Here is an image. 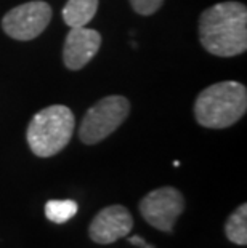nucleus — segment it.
I'll list each match as a JSON object with an SVG mask.
<instances>
[{"label": "nucleus", "instance_id": "nucleus-4", "mask_svg": "<svg viewBox=\"0 0 247 248\" xmlns=\"http://www.w3.org/2000/svg\"><path fill=\"white\" fill-rule=\"evenodd\" d=\"M130 112L127 98L113 94L101 98L85 112L79 126V138L83 144H97L108 138L125 122Z\"/></svg>", "mask_w": 247, "mask_h": 248}, {"label": "nucleus", "instance_id": "nucleus-8", "mask_svg": "<svg viewBox=\"0 0 247 248\" xmlns=\"http://www.w3.org/2000/svg\"><path fill=\"white\" fill-rule=\"evenodd\" d=\"M133 228V218L122 205H111L99 212L93 218L88 234L97 244L106 245L122 239Z\"/></svg>", "mask_w": 247, "mask_h": 248}, {"label": "nucleus", "instance_id": "nucleus-2", "mask_svg": "<svg viewBox=\"0 0 247 248\" xmlns=\"http://www.w3.org/2000/svg\"><path fill=\"white\" fill-rule=\"evenodd\" d=\"M247 90L243 83L227 80L214 83L198 94L194 117L204 128H228L244 117Z\"/></svg>", "mask_w": 247, "mask_h": 248}, {"label": "nucleus", "instance_id": "nucleus-13", "mask_svg": "<svg viewBox=\"0 0 247 248\" xmlns=\"http://www.w3.org/2000/svg\"><path fill=\"white\" fill-rule=\"evenodd\" d=\"M130 244H133V245H138V247H141V248H143L145 245H146V242L143 240V239H141V237H130Z\"/></svg>", "mask_w": 247, "mask_h": 248}, {"label": "nucleus", "instance_id": "nucleus-11", "mask_svg": "<svg viewBox=\"0 0 247 248\" xmlns=\"http://www.w3.org/2000/svg\"><path fill=\"white\" fill-rule=\"evenodd\" d=\"M77 213V203L74 200H49L45 203V216L51 223L63 224Z\"/></svg>", "mask_w": 247, "mask_h": 248}, {"label": "nucleus", "instance_id": "nucleus-6", "mask_svg": "<svg viewBox=\"0 0 247 248\" xmlns=\"http://www.w3.org/2000/svg\"><path fill=\"white\" fill-rule=\"evenodd\" d=\"M138 207L146 223L159 231L170 232L185 210V199L178 189L165 186L146 194Z\"/></svg>", "mask_w": 247, "mask_h": 248}, {"label": "nucleus", "instance_id": "nucleus-9", "mask_svg": "<svg viewBox=\"0 0 247 248\" xmlns=\"http://www.w3.org/2000/svg\"><path fill=\"white\" fill-rule=\"evenodd\" d=\"M97 10L98 0H67L61 16L69 28H83L95 18Z\"/></svg>", "mask_w": 247, "mask_h": 248}, {"label": "nucleus", "instance_id": "nucleus-5", "mask_svg": "<svg viewBox=\"0 0 247 248\" xmlns=\"http://www.w3.org/2000/svg\"><path fill=\"white\" fill-rule=\"evenodd\" d=\"M51 13V7L44 0L26 2L5 13L2 18V29L15 40H33L50 24Z\"/></svg>", "mask_w": 247, "mask_h": 248}, {"label": "nucleus", "instance_id": "nucleus-12", "mask_svg": "<svg viewBox=\"0 0 247 248\" xmlns=\"http://www.w3.org/2000/svg\"><path fill=\"white\" fill-rule=\"evenodd\" d=\"M164 0H130L133 12L141 16H151L162 7Z\"/></svg>", "mask_w": 247, "mask_h": 248}, {"label": "nucleus", "instance_id": "nucleus-10", "mask_svg": "<svg viewBox=\"0 0 247 248\" xmlns=\"http://www.w3.org/2000/svg\"><path fill=\"white\" fill-rule=\"evenodd\" d=\"M225 234L236 245L247 244V205L243 203L230 215L225 224Z\"/></svg>", "mask_w": 247, "mask_h": 248}, {"label": "nucleus", "instance_id": "nucleus-3", "mask_svg": "<svg viewBox=\"0 0 247 248\" xmlns=\"http://www.w3.org/2000/svg\"><path fill=\"white\" fill-rule=\"evenodd\" d=\"M74 125V114L67 106L53 104L39 110L31 119L26 131L31 151L37 157L56 155L71 141Z\"/></svg>", "mask_w": 247, "mask_h": 248}, {"label": "nucleus", "instance_id": "nucleus-7", "mask_svg": "<svg viewBox=\"0 0 247 248\" xmlns=\"http://www.w3.org/2000/svg\"><path fill=\"white\" fill-rule=\"evenodd\" d=\"M101 46V35L95 29L71 28L63 45V62L69 71H81L93 58Z\"/></svg>", "mask_w": 247, "mask_h": 248}, {"label": "nucleus", "instance_id": "nucleus-14", "mask_svg": "<svg viewBox=\"0 0 247 248\" xmlns=\"http://www.w3.org/2000/svg\"><path fill=\"white\" fill-rule=\"evenodd\" d=\"M143 248H152V247H149V245H148V244H146V245H145V247H143Z\"/></svg>", "mask_w": 247, "mask_h": 248}, {"label": "nucleus", "instance_id": "nucleus-1", "mask_svg": "<svg viewBox=\"0 0 247 248\" xmlns=\"http://www.w3.org/2000/svg\"><path fill=\"white\" fill-rule=\"evenodd\" d=\"M199 42L210 55L231 58L247 50V8L228 0L204 10L199 16Z\"/></svg>", "mask_w": 247, "mask_h": 248}]
</instances>
